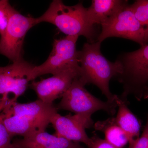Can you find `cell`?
Wrapping results in <instances>:
<instances>
[{
    "label": "cell",
    "mask_w": 148,
    "mask_h": 148,
    "mask_svg": "<svg viewBox=\"0 0 148 148\" xmlns=\"http://www.w3.org/2000/svg\"><path fill=\"white\" fill-rule=\"evenodd\" d=\"M58 111L53 104L38 100L31 103L16 102L8 104L0 110V114L6 128L13 138L45 131Z\"/></svg>",
    "instance_id": "1"
},
{
    "label": "cell",
    "mask_w": 148,
    "mask_h": 148,
    "mask_svg": "<svg viewBox=\"0 0 148 148\" xmlns=\"http://www.w3.org/2000/svg\"><path fill=\"white\" fill-rule=\"evenodd\" d=\"M101 42H86L82 49L78 51L77 59L81 69L80 79L84 84L96 86L107 101H113L117 95L110 89V82L121 73V65L118 61H109L101 52Z\"/></svg>",
    "instance_id": "2"
},
{
    "label": "cell",
    "mask_w": 148,
    "mask_h": 148,
    "mask_svg": "<svg viewBox=\"0 0 148 148\" xmlns=\"http://www.w3.org/2000/svg\"><path fill=\"white\" fill-rule=\"evenodd\" d=\"M37 24L48 22L55 25L67 36H83L87 42L97 41L99 36L95 25L91 24L87 15V8L82 3L68 6L60 0H54L46 11L36 18Z\"/></svg>",
    "instance_id": "3"
},
{
    "label": "cell",
    "mask_w": 148,
    "mask_h": 148,
    "mask_svg": "<svg viewBox=\"0 0 148 148\" xmlns=\"http://www.w3.org/2000/svg\"><path fill=\"white\" fill-rule=\"evenodd\" d=\"M116 60L122 68L121 73L116 77L123 88L120 97L127 101L132 95L141 101L148 86V44L138 50L122 53Z\"/></svg>",
    "instance_id": "4"
},
{
    "label": "cell",
    "mask_w": 148,
    "mask_h": 148,
    "mask_svg": "<svg viewBox=\"0 0 148 148\" xmlns=\"http://www.w3.org/2000/svg\"><path fill=\"white\" fill-rule=\"evenodd\" d=\"M85 86L79 77L76 79L56 106L58 110L70 111L90 117L99 111H105L112 116L116 113L118 95L114 101H102L88 92Z\"/></svg>",
    "instance_id": "5"
},
{
    "label": "cell",
    "mask_w": 148,
    "mask_h": 148,
    "mask_svg": "<svg viewBox=\"0 0 148 148\" xmlns=\"http://www.w3.org/2000/svg\"><path fill=\"white\" fill-rule=\"evenodd\" d=\"M35 66L21 59L5 67H0V110L7 105L17 102L32 81Z\"/></svg>",
    "instance_id": "6"
},
{
    "label": "cell",
    "mask_w": 148,
    "mask_h": 148,
    "mask_svg": "<svg viewBox=\"0 0 148 148\" xmlns=\"http://www.w3.org/2000/svg\"><path fill=\"white\" fill-rule=\"evenodd\" d=\"M101 27L97 41L102 42L108 38L118 37L133 41L141 47L148 44L147 29L135 17L129 4Z\"/></svg>",
    "instance_id": "7"
},
{
    "label": "cell",
    "mask_w": 148,
    "mask_h": 148,
    "mask_svg": "<svg viewBox=\"0 0 148 148\" xmlns=\"http://www.w3.org/2000/svg\"><path fill=\"white\" fill-rule=\"evenodd\" d=\"M36 18L25 16L12 7L7 27L0 38V54L12 62L23 59V44L27 32L37 25Z\"/></svg>",
    "instance_id": "8"
},
{
    "label": "cell",
    "mask_w": 148,
    "mask_h": 148,
    "mask_svg": "<svg viewBox=\"0 0 148 148\" xmlns=\"http://www.w3.org/2000/svg\"><path fill=\"white\" fill-rule=\"evenodd\" d=\"M78 36H67L53 42L51 53L41 65L35 66L32 73V81L46 74L58 73L69 66L79 63L76 43Z\"/></svg>",
    "instance_id": "9"
},
{
    "label": "cell",
    "mask_w": 148,
    "mask_h": 148,
    "mask_svg": "<svg viewBox=\"0 0 148 148\" xmlns=\"http://www.w3.org/2000/svg\"><path fill=\"white\" fill-rule=\"evenodd\" d=\"M80 75V67L77 63L50 77L38 82L32 81L29 87L36 92L38 100L52 104L55 100L62 97L72 83Z\"/></svg>",
    "instance_id": "10"
},
{
    "label": "cell",
    "mask_w": 148,
    "mask_h": 148,
    "mask_svg": "<svg viewBox=\"0 0 148 148\" xmlns=\"http://www.w3.org/2000/svg\"><path fill=\"white\" fill-rule=\"evenodd\" d=\"M51 123L55 130L56 136L75 143H84L87 147L90 145L91 140L86 129L94 125L90 117L71 114L63 116L57 113L52 118Z\"/></svg>",
    "instance_id": "11"
},
{
    "label": "cell",
    "mask_w": 148,
    "mask_h": 148,
    "mask_svg": "<svg viewBox=\"0 0 148 148\" xmlns=\"http://www.w3.org/2000/svg\"><path fill=\"white\" fill-rule=\"evenodd\" d=\"M13 143L16 148H84L79 143L51 135L45 131L15 139Z\"/></svg>",
    "instance_id": "12"
},
{
    "label": "cell",
    "mask_w": 148,
    "mask_h": 148,
    "mask_svg": "<svg viewBox=\"0 0 148 148\" xmlns=\"http://www.w3.org/2000/svg\"><path fill=\"white\" fill-rule=\"evenodd\" d=\"M128 4L125 0H92L87 8L88 17L92 25L102 26Z\"/></svg>",
    "instance_id": "13"
},
{
    "label": "cell",
    "mask_w": 148,
    "mask_h": 148,
    "mask_svg": "<svg viewBox=\"0 0 148 148\" xmlns=\"http://www.w3.org/2000/svg\"><path fill=\"white\" fill-rule=\"evenodd\" d=\"M117 103L116 122L129 138V143H131L140 137L141 122L128 108V101L123 100L118 95Z\"/></svg>",
    "instance_id": "14"
},
{
    "label": "cell",
    "mask_w": 148,
    "mask_h": 148,
    "mask_svg": "<svg viewBox=\"0 0 148 148\" xmlns=\"http://www.w3.org/2000/svg\"><path fill=\"white\" fill-rule=\"evenodd\" d=\"M93 127L95 130L103 132L105 140L116 147L123 148L129 144V138L116 124L114 117L96 122Z\"/></svg>",
    "instance_id": "15"
},
{
    "label": "cell",
    "mask_w": 148,
    "mask_h": 148,
    "mask_svg": "<svg viewBox=\"0 0 148 148\" xmlns=\"http://www.w3.org/2000/svg\"><path fill=\"white\" fill-rule=\"evenodd\" d=\"M130 5L135 17L147 29L148 36V0H137Z\"/></svg>",
    "instance_id": "16"
},
{
    "label": "cell",
    "mask_w": 148,
    "mask_h": 148,
    "mask_svg": "<svg viewBox=\"0 0 148 148\" xmlns=\"http://www.w3.org/2000/svg\"><path fill=\"white\" fill-rule=\"evenodd\" d=\"M8 1L0 0V36H1L5 32L8 24L11 8H12Z\"/></svg>",
    "instance_id": "17"
},
{
    "label": "cell",
    "mask_w": 148,
    "mask_h": 148,
    "mask_svg": "<svg viewBox=\"0 0 148 148\" xmlns=\"http://www.w3.org/2000/svg\"><path fill=\"white\" fill-rule=\"evenodd\" d=\"M12 139L0 114V148H16L14 145Z\"/></svg>",
    "instance_id": "18"
},
{
    "label": "cell",
    "mask_w": 148,
    "mask_h": 148,
    "mask_svg": "<svg viewBox=\"0 0 148 148\" xmlns=\"http://www.w3.org/2000/svg\"><path fill=\"white\" fill-rule=\"evenodd\" d=\"M128 148H148V115L142 134L138 139L129 143Z\"/></svg>",
    "instance_id": "19"
},
{
    "label": "cell",
    "mask_w": 148,
    "mask_h": 148,
    "mask_svg": "<svg viewBox=\"0 0 148 148\" xmlns=\"http://www.w3.org/2000/svg\"><path fill=\"white\" fill-rule=\"evenodd\" d=\"M90 145L88 147V148H117L95 134L90 138Z\"/></svg>",
    "instance_id": "20"
},
{
    "label": "cell",
    "mask_w": 148,
    "mask_h": 148,
    "mask_svg": "<svg viewBox=\"0 0 148 148\" xmlns=\"http://www.w3.org/2000/svg\"><path fill=\"white\" fill-rule=\"evenodd\" d=\"M143 99H148V86L146 88L145 92H144V95H143Z\"/></svg>",
    "instance_id": "21"
}]
</instances>
